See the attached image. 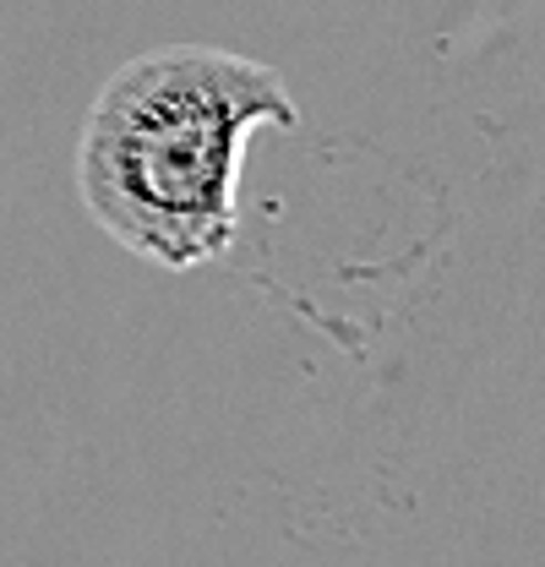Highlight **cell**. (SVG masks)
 <instances>
[{
	"label": "cell",
	"mask_w": 545,
	"mask_h": 567,
	"mask_svg": "<svg viewBox=\"0 0 545 567\" xmlns=\"http://www.w3.org/2000/svg\"><path fill=\"white\" fill-rule=\"evenodd\" d=\"M300 104L257 55L169 44L104 76L76 137V197L142 262L192 274L240 235V169L257 132H295Z\"/></svg>",
	"instance_id": "obj_1"
}]
</instances>
